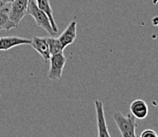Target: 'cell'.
<instances>
[{"label":"cell","mask_w":158,"mask_h":137,"mask_svg":"<svg viewBox=\"0 0 158 137\" xmlns=\"http://www.w3.org/2000/svg\"><path fill=\"white\" fill-rule=\"evenodd\" d=\"M36 2H37V6L45 12L47 15H48V18L50 20V22L52 24V28L55 30L56 33L58 34V27L56 24V22H55V19L53 18V14H52V9L51 7L50 2H49V0H36Z\"/></svg>","instance_id":"11"},{"label":"cell","mask_w":158,"mask_h":137,"mask_svg":"<svg viewBox=\"0 0 158 137\" xmlns=\"http://www.w3.org/2000/svg\"><path fill=\"white\" fill-rule=\"evenodd\" d=\"M49 60L50 68L48 73V79L52 81L60 79L63 74L64 67L67 63V58L65 57L63 52H60L52 55Z\"/></svg>","instance_id":"3"},{"label":"cell","mask_w":158,"mask_h":137,"mask_svg":"<svg viewBox=\"0 0 158 137\" xmlns=\"http://www.w3.org/2000/svg\"><path fill=\"white\" fill-rule=\"evenodd\" d=\"M32 39L20 37H4L0 38V51H6L15 46L30 45Z\"/></svg>","instance_id":"7"},{"label":"cell","mask_w":158,"mask_h":137,"mask_svg":"<svg viewBox=\"0 0 158 137\" xmlns=\"http://www.w3.org/2000/svg\"><path fill=\"white\" fill-rule=\"evenodd\" d=\"M13 0H0V7H3L7 4L11 3Z\"/></svg>","instance_id":"14"},{"label":"cell","mask_w":158,"mask_h":137,"mask_svg":"<svg viewBox=\"0 0 158 137\" xmlns=\"http://www.w3.org/2000/svg\"><path fill=\"white\" fill-rule=\"evenodd\" d=\"M114 120L123 137H135L136 128H138L137 118L131 113L127 116L120 112H115L114 114Z\"/></svg>","instance_id":"2"},{"label":"cell","mask_w":158,"mask_h":137,"mask_svg":"<svg viewBox=\"0 0 158 137\" xmlns=\"http://www.w3.org/2000/svg\"><path fill=\"white\" fill-rule=\"evenodd\" d=\"M130 113L137 119L143 120L149 114V107L145 101L141 99L134 100L130 106Z\"/></svg>","instance_id":"9"},{"label":"cell","mask_w":158,"mask_h":137,"mask_svg":"<svg viewBox=\"0 0 158 137\" xmlns=\"http://www.w3.org/2000/svg\"><path fill=\"white\" fill-rule=\"evenodd\" d=\"M158 135L154 130L145 129L141 133V137H157Z\"/></svg>","instance_id":"13"},{"label":"cell","mask_w":158,"mask_h":137,"mask_svg":"<svg viewBox=\"0 0 158 137\" xmlns=\"http://www.w3.org/2000/svg\"><path fill=\"white\" fill-rule=\"evenodd\" d=\"M47 42H48V47H49V51H50L51 56L54 55V54L64 52V48L63 47V45L60 43L58 37H47Z\"/></svg>","instance_id":"12"},{"label":"cell","mask_w":158,"mask_h":137,"mask_svg":"<svg viewBox=\"0 0 158 137\" xmlns=\"http://www.w3.org/2000/svg\"><path fill=\"white\" fill-rule=\"evenodd\" d=\"M95 107L96 111L97 127H98V136L99 137H110V134L108 131L105 118L104 108L103 103L99 100L95 101Z\"/></svg>","instance_id":"5"},{"label":"cell","mask_w":158,"mask_h":137,"mask_svg":"<svg viewBox=\"0 0 158 137\" xmlns=\"http://www.w3.org/2000/svg\"><path fill=\"white\" fill-rule=\"evenodd\" d=\"M30 0H13L9 8L10 18L19 26L22 19L27 14Z\"/></svg>","instance_id":"4"},{"label":"cell","mask_w":158,"mask_h":137,"mask_svg":"<svg viewBox=\"0 0 158 137\" xmlns=\"http://www.w3.org/2000/svg\"><path fill=\"white\" fill-rule=\"evenodd\" d=\"M76 26L77 22L76 21H72L69 26L66 27L64 31L59 36V40L64 48L72 45L76 38Z\"/></svg>","instance_id":"8"},{"label":"cell","mask_w":158,"mask_h":137,"mask_svg":"<svg viewBox=\"0 0 158 137\" xmlns=\"http://www.w3.org/2000/svg\"><path fill=\"white\" fill-rule=\"evenodd\" d=\"M27 14L30 15V16L34 18L37 26L44 29L49 35H51L52 37L57 36L58 34L56 33L53 28H52V24H51L48 15L37 6L36 0H30L29 1Z\"/></svg>","instance_id":"1"},{"label":"cell","mask_w":158,"mask_h":137,"mask_svg":"<svg viewBox=\"0 0 158 137\" xmlns=\"http://www.w3.org/2000/svg\"><path fill=\"white\" fill-rule=\"evenodd\" d=\"M17 27V25L10 18L9 8L0 7V30L8 31Z\"/></svg>","instance_id":"10"},{"label":"cell","mask_w":158,"mask_h":137,"mask_svg":"<svg viewBox=\"0 0 158 137\" xmlns=\"http://www.w3.org/2000/svg\"><path fill=\"white\" fill-rule=\"evenodd\" d=\"M30 45L33 47L34 50L37 51L42 56L45 63L50 59L51 53L47 42V37H33Z\"/></svg>","instance_id":"6"}]
</instances>
